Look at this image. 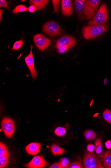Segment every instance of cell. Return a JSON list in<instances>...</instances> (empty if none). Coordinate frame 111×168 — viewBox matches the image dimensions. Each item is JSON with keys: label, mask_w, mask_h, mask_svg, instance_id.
Here are the masks:
<instances>
[{"label": "cell", "mask_w": 111, "mask_h": 168, "mask_svg": "<svg viewBox=\"0 0 111 168\" xmlns=\"http://www.w3.org/2000/svg\"><path fill=\"white\" fill-rule=\"evenodd\" d=\"M43 31L50 37H54L60 35L62 29L56 22L50 21L47 22L43 27Z\"/></svg>", "instance_id": "8992f818"}, {"label": "cell", "mask_w": 111, "mask_h": 168, "mask_svg": "<svg viewBox=\"0 0 111 168\" xmlns=\"http://www.w3.org/2000/svg\"><path fill=\"white\" fill-rule=\"evenodd\" d=\"M36 10L35 6L34 5H31L29 7L28 10L29 11L30 13L34 12Z\"/></svg>", "instance_id": "f546056e"}, {"label": "cell", "mask_w": 111, "mask_h": 168, "mask_svg": "<svg viewBox=\"0 0 111 168\" xmlns=\"http://www.w3.org/2000/svg\"><path fill=\"white\" fill-rule=\"evenodd\" d=\"M27 10L26 6L23 5H20L17 6L14 8L13 10V12L14 14H16L18 13L27 11Z\"/></svg>", "instance_id": "603a6c76"}, {"label": "cell", "mask_w": 111, "mask_h": 168, "mask_svg": "<svg viewBox=\"0 0 111 168\" xmlns=\"http://www.w3.org/2000/svg\"><path fill=\"white\" fill-rule=\"evenodd\" d=\"M5 11V10H3V9H1L0 10V14H1V17H0V18H1V21L2 20V13Z\"/></svg>", "instance_id": "d6a6232c"}, {"label": "cell", "mask_w": 111, "mask_h": 168, "mask_svg": "<svg viewBox=\"0 0 111 168\" xmlns=\"http://www.w3.org/2000/svg\"><path fill=\"white\" fill-rule=\"evenodd\" d=\"M101 1L100 0H89L85 4L84 14L87 20L91 21L93 19L98 11Z\"/></svg>", "instance_id": "5b68a950"}, {"label": "cell", "mask_w": 111, "mask_h": 168, "mask_svg": "<svg viewBox=\"0 0 111 168\" xmlns=\"http://www.w3.org/2000/svg\"><path fill=\"white\" fill-rule=\"evenodd\" d=\"M61 8L63 14L65 16L72 15L73 10V5L72 1L62 0L61 2Z\"/></svg>", "instance_id": "4fadbf2b"}, {"label": "cell", "mask_w": 111, "mask_h": 168, "mask_svg": "<svg viewBox=\"0 0 111 168\" xmlns=\"http://www.w3.org/2000/svg\"><path fill=\"white\" fill-rule=\"evenodd\" d=\"M109 27L108 25H86L82 28V32L84 37L90 39L98 37L105 32Z\"/></svg>", "instance_id": "6da1fadb"}, {"label": "cell", "mask_w": 111, "mask_h": 168, "mask_svg": "<svg viewBox=\"0 0 111 168\" xmlns=\"http://www.w3.org/2000/svg\"><path fill=\"white\" fill-rule=\"evenodd\" d=\"M95 146L92 144H88L87 147V149L88 152L92 153L95 150Z\"/></svg>", "instance_id": "83f0119b"}, {"label": "cell", "mask_w": 111, "mask_h": 168, "mask_svg": "<svg viewBox=\"0 0 111 168\" xmlns=\"http://www.w3.org/2000/svg\"><path fill=\"white\" fill-rule=\"evenodd\" d=\"M103 118L106 121L111 124V111L108 109H106L103 113Z\"/></svg>", "instance_id": "44dd1931"}, {"label": "cell", "mask_w": 111, "mask_h": 168, "mask_svg": "<svg viewBox=\"0 0 111 168\" xmlns=\"http://www.w3.org/2000/svg\"><path fill=\"white\" fill-rule=\"evenodd\" d=\"M83 166L84 168H104L100 159L93 152H86L83 159Z\"/></svg>", "instance_id": "277c9868"}, {"label": "cell", "mask_w": 111, "mask_h": 168, "mask_svg": "<svg viewBox=\"0 0 111 168\" xmlns=\"http://www.w3.org/2000/svg\"><path fill=\"white\" fill-rule=\"evenodd\" d=\"M2 128L5 136L7 138H12L15 130V125L13 120L5 117L2 120Z\"/></svg>", "instance_id": "52a82bcc"}, {"label": "cell", "mask_w": 111, "mask_h": 168, "mask_svg": "<svg viewBox=\"0 0 111 168\" xmlns=\"http://www.w3.org/2000/svg\"><path fill=\"white\" fill-rule=\"evenodd\" d=\"M42 145L38 142L32 143L25 147V151L30 155L34 156L38 155L40 152Z\"/></svg>", "instance_id": "7c38bea8"}, {"label": "cell", "mask_w": 111, "mask_h": 168, "mask_svg": "<svg viewBox=\"0 0 111 168\" xmlns=\"http://www.w3.org/2000/svg\"><path fill=\"white\" fill-rule=\"evenodd\" d=\"M25 1H22L21 2H24Z\"/></svg>", "instance_id": "836d02e7"}, {"label": "cell", "mask_w": 111, "mask_h": 168, "mask_svg": "<svg viewBox=\"0 0 111 168\" xmlns=\"http://www.w3.org/2000/svg\"><path fill=\"white\" fill-rule=\"evenodd\" d=\"M102 142L99 138H98L95 141V151L97 154H101L102 151Z\"/></svg>", "instance_id": "d6986e66"}, {"label": "cell", "mask_w": 111, "mask_h": 168, "mask_svg": "<svg viewBox=\"0 0 111 168\" xmlns=\"http://www.w3.org/2000/svg\"><path fill=\"white\" fill-rule=\"evenodd\" d=\"M33 46H31L30 52L28 55L26 57L25 60L26 64H27L30 71L32 79L34 80L38 76V73L35 70L34 61L32 53Z\"/></svg>", "instance_id": "30bf717a"}, {"label": "cell", "mask_w": 111, "mask_h": 168, "mask_svg": "<svg viewBox=\"0 0 111 168\" xmlns=\"http://www.w3.org/2000/svg\"><path fill=\"white\" fill-rule=\"evenodd\" d=\"M9 155L8 148L5 144L1 142V143H0V156Z\"/></svg>", "instance_id": "ffe728a7"}, {"label": "cell", "mask_w": 111, "mask_h": 168, "mask_svg": "<svg viewBox=\"0 0 111 168\" xmlns=\"http://www.w3.org/2000/svg\"><path fill=\"white\" fill-rule=\"evenodd\" d=\"M34 42L37 47L41 51H43L50 45V40L42 34H37L34 37Z\"/></svg>", "instance_id": "ba28073f"}, {"label": "cell", "mask_w": 111, "mask_h": 168, "mask_svg": "<svg viewBox=\"0 0 111 168\" xmlns=\"http://www.w3.org/2000/svg\"><path fill=\"white\" fill-rule=\"evenodd\" d=\"M55 133L59 137H62L66 134V130L64 127H59L55 130Z\"/></svg>", "instance_id": "7402d4cb"}, {"label": "cell", "mask_w": 111, "mask_h": 168, "mask_svg": "<svg viewBox=\"0 0 111 168\" xmlns=\"http://www.w3.org/2000/svg\"><path fill=\"white\" fill-rule=\"evenodd\" d=\"M103 166L106 168H111V150L107 151L101 157Z\"/></svg>", "instance_id": "5bb4252c"}, {"label": "cell", "mask_w": 111, "mask_h": 168, "mask_svg": "<svg viewBox=\"0 0 111 168\" xmlns=\"http://www.w3.org/2000/svg\"><path fill=\"white\" fill-rule=\"evenodd\" d=\"M23 43V40L16 41L14 43L12 49L13 50H17L21 48Z\"/></svg>", "instance_id": "4316f807"}, {"label": "cell", "mask_w": 111, "mask_h": 168, "mask_svg": "<svg viewBox=\"0 0 111 168\" xmlns=\"http://www.w3.org/2000/svg\"><path fill=\"white\" fill-rule=\"evenodd\" d=\"M9 155L0 156V168H5L9 162Z\"/></svg>", "instance_id": "ac0fdd59"}, {"label": "cell", "mask_w": 111, "mask_h": 168, "mask_svg": "<svg viewBox=\"0 0 111 168\" xmlns=\"http://www.w3.org/2000/svg\"><path fill=\"white\" fill-rule=\"evenodd\" d=\"M51 150L52 154L55 156L62 155L63 153L66 154V153L64 148L55 144L52 145Z\"/></svg>", "instance_id": "2e32d148"}, {"label": "cell", "mask_w": 111, "mask_h": 168, "mask_svg": "<svg viewBox=\"0 0 111 168\" xmlns=\"http://www.w3.org/2000/svg\"><path fill=\"white\" fill-rule=\"evenodd\" d=\"M0 6L5 8H7L8 6H7L6 1H4V0H1L0 1Z\"/></svg>", "instance_id": "f1b7e54d"}, {"label": "cell", "mask_w": 111, "mask_h": 168, "mask_svg": "<svg viewBox=\"0 0 111 168\" xmlns=\"http://www.w3.org/2000/svg\"><path fill=\"white\" fill-rule=\"evenodd\" d=\"M52 2L54 7V13H56L57 14H58V10L59 5H60V1H57V0H53Z\"/></svg>", "instance_id": "484cf974"}, {"label": "cell", "mask_w": 111, "mask_h": 168, "mask_svg": "<svg viewBox=\"0 0 111 168\" xmlns=\"http://www.w3.org/2000/svg\"><path fill=\"white\" fill-rule=\"evenodd\" d=\"M76 44V40L73 36L65 35L59 38L57 41L56 48L58 52L64 53Z\"/></svg>", "instance_id": "7a4b0ae2"}, {"label": "cell", "mask_w": 111, "mask_h": 168, "mask_svg": "<svg viewBox=\"0 0 111 168\" xmlns=\"http://www.w3.org/2000/svg\"><path fill=\"white\" fill-rule=\"evenodd\" d=\"M84 135L85 139L88 141L94 140L96 137V133L91 130L85 131Z\"/></svg>", "instance_id": "e0dca14e"}, {"label": "cell", "mask_w": 111, "mask_h": 168, "mask_svg": "<svg viewBox=\"0 0 111 168\" xmlns=\"http://www.w3.org/2000/svg\"><path fill=\"white\" fill-rule=\"evenodd\" d=\"M109 16L108 10L105 3L101 5L96 14L93 19L88 22V25H104L108 21Z\"/></svg>", "instance_id": "3957f363"}, {"label": "cell", "mask_w": 111, "mask_h": 168, "mask_svg": "<svg viewBox=\"0 0 111 168\" xmlns=\"http://www.w3.org/2000/svg\"><path fill=\"white\" fill-rule=\"evenodd\" d=\"M48 165V163L44 157L40 155L34 157L31 162L25 164V166L28 168H42Z\"/></svg>", "instance_id": "9c48e42d"}, {"label": "cell", "mask_w": 111, "mask_h": 168, "mask_svg": "<svg viewBox=\"0 0 111 168\" xmlns=\"http://www.w3.org/2000/svg\"><path fill=\"white\" fill-rule=\"evenodd\" d=\"M69 168H83V166L81 159L70 164Z\"/></svg>", "instance_id": "d4e9b609"}, {"label": "cell", "mask_w": 111, "mask_h": 168, "mask_svg": "<svg viewBox=\"0 0 111 168\" xmlns=\"http://www.w3.org/2000/svg\"><path fill=\"white\" fill-rule=\"evenodd\" d=\"M106 147L108 149H111V140H108L105 143Z\"/></svg>", "instance_id": "1f68e13d"}, {"label": "cell", "mask_w": 111, "mask_h": 168, "mask_svg": "<svg viewBox=\"0 0 111 168\" xmlns=\"http://www.w3.org/2000/svg\"><path fill=\"white\" fill-rule=\"evenodd\" d=\"M47 0H31L29 1L30 4L36 7V10H40L45 8L49 2Z\"/></svg>", "instance_id": "9a60e30c"}, {"label": "cell", "mask_w": 111, "mask_h": 168, "mask_svg": "<svg viewBox=\"0 0 111 168\" xmlns=\"http://www.w3.org/2000/svg\"><path fill=\"white\" fill-rule=\"evenodd\" d=\"M50 168H61V167L59 162L54 163L52 164L49 167Z\"/></svg>", "instance_id": "4dcf8cb0"}, {"label": "cell", "mask_w": 111, "mask_h": 168, "mask_svg": "<svg viewBox=\"0 0 111 168\" xmlns=\"http://www.w3.org/2000/svg\"><path fill=\"white\" fill-rule=\"evenodd\" d=\"M86 0H76L75 1V6L77 18L81 21H83L85 17L84 11Z\"/></svg>", "instance_id": "8fae6325"}, {"label": "cell", "mask_w": 111, "mask_h": 168, "mask_svg": "<svg viewBox=\"0 0 111 168\" xmlns=\"http://www.w3.org/2000/svg\"><path fill=\"white\" fill-rule=\"evenodd\" d=\"M59 162L60 164L61 168L68 167L70 164L69 159L66 158H62Z\"/></svg>", "instance_id": "cb8c5ba5"}]
</instances>
